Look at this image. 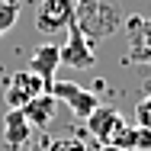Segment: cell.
<instances>
[{
  "instance_id": "3957f363",
  "label": "cell",
  "mask_w": 151,
  "mask_h": 151,
  "mask_svg": "<svg viewBox=\"0 0 151 151\" xmlns=\"http://www.w3.org/2000/svg\"><path fill=\"white\" fill-rule=\"evenodd\" d=\"M96 42H90L77 23H71L68 26V42L58 45L61 48V64H68V68H74V71H84V68H93L96 64V48H93Z\"/></svg>"
},
{
  "instance_id": "ba28073f",
  "label": "cell",
  "mask_w": 151,
  "mask_h": 151,
  "mask_svg": "<svg viewBox=\"0 0 151 151\" xmlns=\"http://www.w3.org/2000/svg\"><path fill=\"white\" fill-rule=\"evenodd\" d=\"M58 64H61V48H58V45H52V42H45V45H39V48L32 52L29 71H32V74H39V77L45 81V87H52V84H55V71H58Z\"/></svg>"
},
{
  "instance_id": "5b68a950",
  "label": "cell",
  "mask_w": 151,
  "mask_h": 151,
  "mask_svg": "<svg viewBox=\"0 0 151 151\" xmlns=\"http://www.w3.org/2000/svg\"><path fill=\"white\" fill-rule=\"evenodd\" d=\"M39 93H48L45 81H42L39 74H32V71H16V74L6 81V87H3V100H6L10 109H23Z\"/></svg>"
},
{
  "instance_id": "8fae6325",
  "label": "cell",
  "mask_w": 151,
  "mask_h": 151,
  "mask_svg": "<svg viewBox=\"0 0 151 151\" xmlns=\"http://www.w3.org/2000/svg\"><path fill=\"white\" fill-rule=\"evenodd\" d=\"M19 6H23L19 0H0V35L16 26V19H19Z\"/></svg>"
},
{
  "instance_id": "9c48e42d",
  "label": "cell",
  "mask_w": 151,
  "mask_h": 151,
  "mask_svg": "<svg viewBox=\"0 0 151 151\" xmlns=\"http://www.w3.org/2000/svg\"><path fill=\"white\" fill-rule=\"evenodd\" d=\"M29 135H32V125L26 122L23 109H10V113H6V119H3V145H6V151L26 148Z\"/></svg>"
},
{
  "instance_id": "30bf717a",
  "label": "cell",
  "mask_w": 151,
  "mask_h": 151,
  "mask_svg": "<svg viewBox=\"0 0 151 151\" xmlns=\"http://www.w3.org/2000/svg\"><path fill=\"white\" fill-rule=\"evenodd\" d=\"M55 106H58V100L52 93H39L35 100H29L23 106V116H26V122H29L32 129H45L48 122L55 119Z\"/></svg>"
},
{
  "instance_id": "6da1fadb",
  "label": "cell",
  "mask_w": 151,
  "mask_h": 151,
  "mask_svg": "<svg viewBox=\"0 0 151 151\" xmlns=\"http://www.w3.org/2000/svg\"><path fill=\"white\" fill-rule=\"evenodd\" d=\"M74 23L90 42H100L122 29L125 10L119 0H74Z\"/></svg>"
},
{
  "instance_id": "8992f818",
  "label": "cell",
  "mask_w": 151,
  "mask_h": 151,
  "mask_svg": "<svg viewBox=\"0 0 151 151\" xmlns=\"http://www.w3.org/2000/svg\"><path fill=\"white\" fill-rule=\"evenodd\" d=\"M125 125H129V122L122 119L119 109H116V106H103V103L87 116V129H90V135L103 145V148H109V145L119 138Z\"/></svg>"
},
{
  "instance_id": "5bb4252c",
  "label": "cell",
  "mask_w": 151,
  "mask_h": 151,
  "mask_svg": "<svg viewBox=\"0 0 151 151\" xmlns=\"http://www.w3.org/2000/svg\"><path fill=\"white\" fill-rule=\"evenodd\" d=\"M32 151H39V148H32Z\"/></svg>"
},
{
  "instance_id": "277c9868",
  "label": "cell",
  "mask_w": 151,
  "mask_h": 151,
  "mask_svg": "<svg viewBox=\"0 0 151 151\" xmlns=\"http://www.w3.org/2000/svg\"><path fill=\"white\" fill-rule=\"evenodd\" d=\"M48 93L58 100V103H64L77 119H87L93 109L100 106V96L90 90H84L81 84H74V81H55L52 87H48Z\"/></svg>"
},
{
  "instance_id": "7c38bea8",
  "label": "cell",
  "mask_w": 151,
  "mask_h": 151,
  "mask_svg": "<svg viewBox=\"0 0 151 151\" xmlns=\"http://www.w3.org/2000/svg\"><path fill=\"white\" fill-rule=\"evenodd\" d=\"M135 122L145 125V129H151V93L142 96V100L135 103Z\"/></svg>"
},
{
  "instance_id": "52a82bcc",
  "label": "cell",
  "mask_w": 151,
  "mask_h": 151,
  "mask_svg": "<svg viewBox=\"0 0 151 151\" xmlns=\"http://www.w3.org/2000/svg\"><path fill=\"white\" fill-rule=\"evenodd\" d=\"M74 23V0H39L35 6V29L39 32H61Z\"/></svg>"
},
{
  "instance_id": "4fadbf2b",
  "label": "cell",
  "mask_w": 151,
  "mask_h": 151,
  "mask_svg": "<svg viewBox=\"0 0 151 151\" xmlns=\"http://www.w3.org/2000/svg\"><path fill=\"white\" fill-rule=\"evenodd\" d=\"M45 151H87V145L77 138H52Z\"/></svg>"
},
{
  "instance_id": "7a4b0ae2",
  "label": "cell",
  "mask_w": 151,
  "mask_h": 151,
  "mask_svg": "<svg viewBox=\"0 0 151 151\" xmlns=\"http://www.w3.org/2000/svg\"><path fill=\"white\" fill-rule=\"evenodd\" d=\"M125 39H129V64H151V16H125L122 23Z\"/></svg>"
}]
</instances>
